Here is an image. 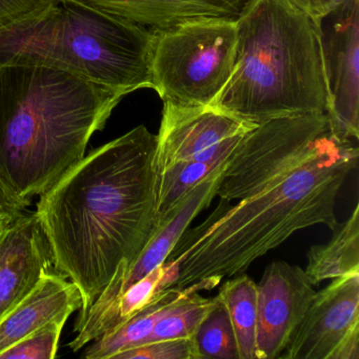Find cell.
<instances>
[{"label": "cell", "instance_id": "cell-6", "mask_svg": "<svg viewBox=\"0 0 359 359\" xmlns=\"http://www.w3.org/2000/svg\"><path fill=\"white\" fill-rule=\"evenodd\" d=\"M155 34L152 89L163 104L213 106L234 71L236 22L198 20Z\"/></svg>", "mask_w": 359, "mask_h": 359}, {"label": "cell", "instance_id": "cell-1", "mask_svg": "<svg viewBox=\"0 0 359 359\" xmlns=\"http://www.w3.org/2000/svg\"><path fill=\"white\" fill-rule=\"evenodd\" d=\"M155 150L156 135L138 126L85 155L39 195L54 270L81 292L75 332L116 271L156 232Z\"/></svg>", "mask_w": 359, "mask_h": 359}, {"label": "cell", "instance_id": "cell-2", "mask_svg": "<svg viewBox=\"0 0 359 359\" xmlns=\"http://www.w3.org/2000/svg\"><path fill=\"white\" fill-rule=\"evenodd\" d=\"M358 157L353 140L329 132L295 167L251 196L235 205L219 198L207 219L187 229L165 260L177 266L174 287L214 289L297 231L317 224L335 230L336 201Z\"/></svg>", "mask_w": 359, "mask_h": 359}, {"label": "cell", "instance_id": "cell-20", "mask_svg": "<svg viewBox=\"0 0 359 359\" xmlns=\"http://www.w3.org/2000/svg\"><path fill=\"white\" fill-rule=\"evenodd\" d=\"M215 302L198 292L186 289L184 295L159 319L146 341L175 338H193L197 327Z\"/></svg>", "mask_w": 359, "mask_h": 359}, {"label": "cell", "instance_id": "cell-22", "mask_svg": "<svg viewBox=\"0 0 359 359\" xmlns=\"http://www.w3.org/2000/svg\"><path fill=\"white\" fill-rule=\"evenodd\" d=\"M67 318H58L0 353V359H53Z\"/></svg>", "mask_w": 359, "mask_h": 359}, {"label": "cell", "instance_id": "cell-13", "mask_svg": "<svg viewBox=\"0 0 359 359\" xmlns=\"http://www.w3.org/2000/svg\"><path fill=\"white\" fill-rule=\"evenodd\" d=\"M49 243L36 212L12 219L0 235V320L54 272Z\"/></svg>", "mask_w": 359, "mask_h": 359}, {"label": "cell", "instance_id": "cell-14", "mask_svg": "<svg viewBox=\"0 0 359 359\" xmlns=\"http://www.w3.org/2000/svg\"><path fill=\"white\" fill-rule=\"evenodd\" d=\"M150 30L167 31L188 22L238 20L250 0H79Z\"/></svg>", "mask_w": 359, "mask_h": 359}, {"label": "cell", "instance_id": "cell-26", "mask_svg": "<svg viewBox=\"0 0 359 359\" xmlns=\"http://www.w3.org/2000/svg\"><path fill=\"white\" fill-rule=\"evenodd\" d=\"M30 203L20 199L3 180H0V217L10 219L26 211Z\"/></svg>", "mask_w": 359, "mask_h": 359}, {"label": "cell", "instance_id": "cell-12", "mask_svg": "<svg viewBox=\"0 0 359 359\" xmlns=\"http://www.w3.org/2000/svg\"><path fill=\"white\" fill-rule=\"evenodd\" d=\"M224 163L219 169L197 184L172 212L171 215L157 228L140 255L125 269H118L106 289L98 296L77 332L100 317L128 287L146 276L157 266L165 264L172 250L180 241L193 220L209 207L216 197L218 184L222 180Z\"/></svg>", "mask_w": 359, "mask_h": 359}, {"label": "cell", "instance_id": "cell-24", "mask_svg": "<svg viewBox=\"0 0 359 359\" xmlns=\"http://www.w3.org/2000/svg\"><path fill=\"white\" fill-rule=\"evenodd\" d=\"M52 0H0V28L9 26L49 5Z\"/></svg>", "mask_w": 359, "mask_h": 359}, {"label": "cell", "instance_id": "cell-23", "mask_svg": "<svg viewBox=\"0 0 359 359\" xmlns=\"http://www.w3.org/2000/svg\"><path fill=\"white\" fill-rule=\"evenodd\" d=\"M114 359H199L193 338L144 342L117 354Z\"/></svg>", "mask_w": 359, "mask_h": 359}, {"label": "cell", "instance_id": "cell-16", "mask_svg": "<svg viewBox=\"0 0 359 359\" xmlns=\"http://www.w3.org/2000/svg\"><path fill=\"white\" fill-rule=\"evenodd\" d=\"M329 243L313 245L304 269L313 285L327 279L359 274V205L342 226H336Z\"/></svg>", "mask_w": 359, "mask_h": 359}, {"label": "cell", "instance_id": "cell-15", "mask_svg": "<svg viewBox=\"0 0 359 359\" xmlns=\"http://www.w3.org/2000/svg\"><path fill=\"white\" fill-rule=\"evenodd\" d=\"M79 287L60 273L46 275L35 289L0 320V353L58 318L81 309Z\"/></svg>", "mask_w": 359, "mask_h": 359}, {"label": "cell", "instance_id": "cell-10", "mask_svg": "<svg viewBox=\"0 0 359 359\" xmlns=\"http://www.w3.org/2000/svg\"><path fill=\"white\" fill-rule=\"evenodd\" d=\"M256 126L212 107L163 104L156 135V173L184 161H226L241 138Z\"/></svg>", "mask_w": 359, "mask_h": 359}, {"label": "cell", "instance_id": "cell-9", "mask_svg": "<svg viewBox=\"0 0 359 359\" xmlns=\"http://www.w3.org/2000/svg\"><path fill=\"white\" fill-rule=\"evenodd\" d=\"M331 135L359 137V0H344L320 20Z\"/></svg>", "mask_w": 359, "mask_h": 359}, {"label": "cell", "instance_id": "cell-21", "mask_svg": "<svg viewBox=\"0 0 359 359\" xmlns=\"http://www.w3.org/2000/svg\"><path fill=\"white\" fill-rule=\"evenodd\" d=\"M193 339L199 359H238L234 330L226 306L217 295L213 306L197 327Z\"/></svg>", "mask_w": 359, "mask_h": 359}, {"label": "cell", "instance_id": "cell-7", "mask_svg": "<svg viewBox=\"0 0 359 359\" xmlns=\"http://www.w3.org/2000/svg\"><path fill=\"white\" fill-rule=\"evenodd\" d=\"M329 132L327 114L280 117L259 123L231 153L216 196L230 201L251 196L295 167Z\"/></svg>", "mask_w": 359, "mask_h": 359}, {"label": "cell", "instance_id": "cell-25", "mask_svg": "<svg viewBox=\"0 0 359 359\" xmlns=\"http://www.w3.org/2000/svg\"><path fill=\"white\" fill-rule=\"evenodd\" d=\"M291 5L320 22L325 16L339 7L344 0H287Z\"/></svg>", "mask_w": 359, "mask_h": 359}, {"label": "cell", "instance_id": "cell-11", "mask_svg": "<svg viewBox=\"0 0 359 359\" xmlns=\"http://www.w3.org/2000/svg\"><path fill=\"white\" fill-rule=\"evenodd\" d=\"M316 291L304 269L269 264L257 285L256 359L279 358L306 315Z\"/></svg>", "mask_w": 359, "mask_h": 359}, {"label": "cell", "instance_id": "cell-8", "mask_svg": "<svg viewBox=\"0 0 359 359\" xmlns=\"http://www.w3.org/2000/svg\"><path fill=\"white\" fill-rule=\"evenodd\" d=\"M279 358L359 359V274L316 292Z\"/></svg>", "mask_w": 359, "mask_h": 359}, {"label": "cell", "instance_id": "cell-18", "mask_svg": "<svg viewBox=\"0 0 359 359\" xmlns=\"http://www.w3.org/2000/svg\"><path fill=\"white\" fill-rule=\"evenodd\" d=\"M217 297L226 306L232 323L238 359H256L257 285L243 273L224 281Z\"/></svg>", "mask_w": 359, "mask_h": 359}, {"label": "cell", "instance_id": "cell-4", "mask_svg": "<svg viewBox=\"0 0 359 359\" xmlns=\"http://www.w3.org/2000/svg\"><path fill=\"white\" fill-rule=\"evenodd\" d=\"M236 25L234 71L212 108L253 125L327 114L320 22L287 0H250Z\"/></svg>", "mask_w": 359, "mask_h": 359}, {"label": "cell", "instance_id": "cell-17", "mask_svg": "<svg viewBox=\"0 0 359 359\" xmlns=\"http://www.w3.org/2000/svg\"><path fill=\"white\" fill-rule=\"evenodd\" d=\"M186 289L172 287L161 291L144 310L110 333L93 340L86 350L87 359H114L119 353L144 344L151 335L159 319L172 304L184 295Z\"/></svg>", "mask_w": 359, "mask_h": 359}, {"label": "cell", "instance_id": "cell-3", "mask_svg": "<svg viewBox=\"0 0 359 359\" xmlns=\"http://www.w3.org/2000/svg\"><path fill=\"white\" fill-rule=\"evenodd\" d=\"M125 93L43 67H0V180L43 194L85 157Z\"/></svg>", "mask_w": 359, "mask_h": 359}, {"label": "cell", "instance_id": "cell-5", "mask_svg": "<svg viewBox=\"0 0 359 359\" xmlns=\"http://www.w3.org/2000/svg\"><path fill=\"white\" fill-rule=\"evenodd\" d=\"M154 31L79 0H52L0 28V67L54 69L126 95L152 89Z\"/></svg>", "mask_w": 359, "mask_h": 359}, {"label": "cell", "instance_id": "cell-19", "mask_svg": "<svg viewBox=\"0 0 359 359\" xmlns=\"http://www.w3.org/2000/svg\"><path fill=\"white\" fill-rule=\"evenodd\" d=\"M229 159V158H228ZM226 161H184L156 173L157 228L168 219L178 203L205 178L226 163Z\"/></svg>", "mask_w": 359, "mask_h": 359}, {"label": "cell", "instance_id": "cell-27", "mask_svg": "<svg viewBox=\"0 0 359 359\" xmlns=\"http://www.w3.org/2000/svg\"><path fill=\"white\" fill-rule=\"evenodd\" d=\"M11 222V219H9V218L7 217H0V235H1V233L4 232V230H5L6 226L9 224V222Z\"/></svg>", "mask_w": 359, "mask_h": 359}]
</instances>
